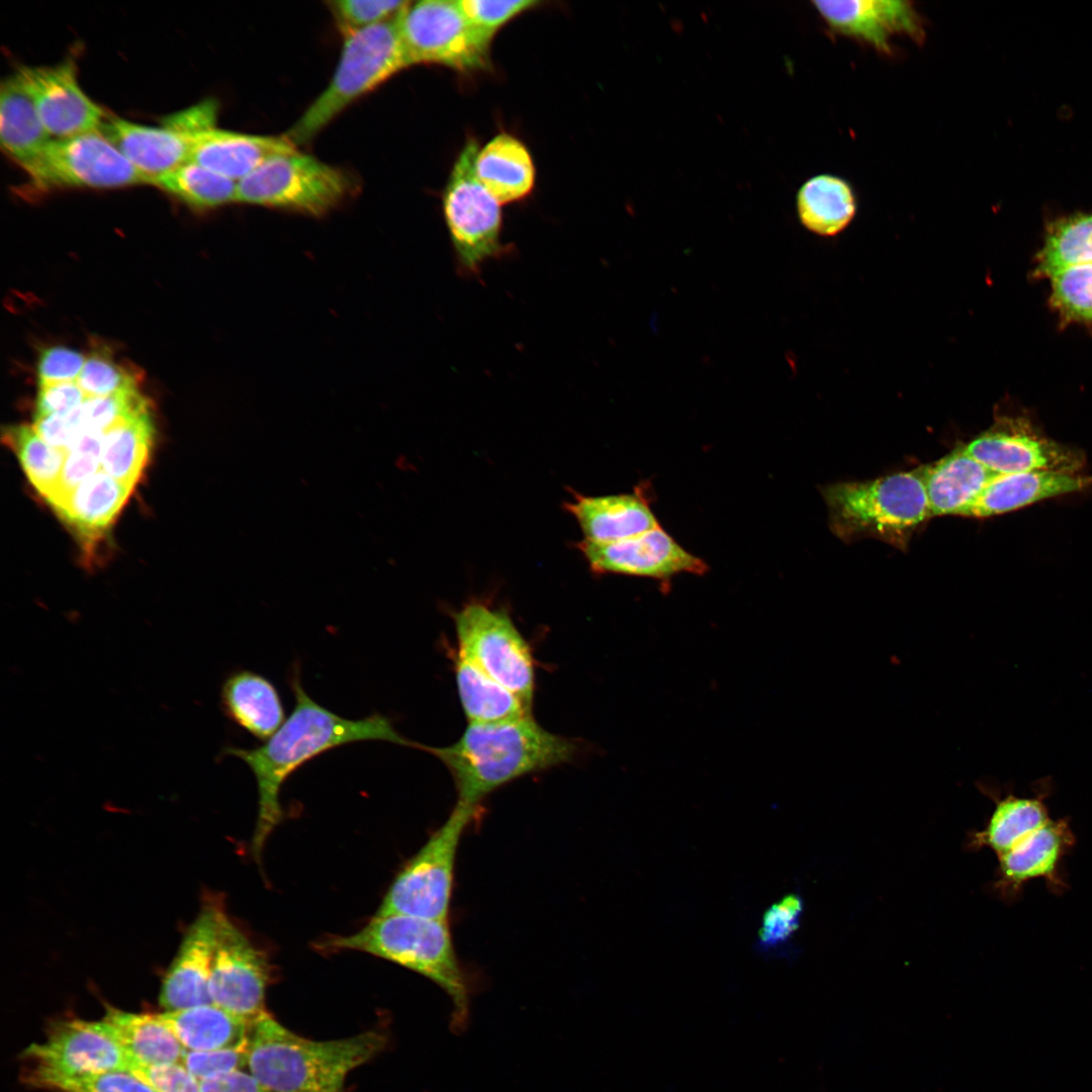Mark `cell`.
I'll list each match as a JSON object with an SVG mask.
<instances>
[{"label":"cell","mask_w":1092,"mask_h":1092,"mask_svg":"<svg viewBox=\"0 0 1092 1092\" xmlns=\"http://www.w3.org/2000/svg\"><path fill=\"white\" fill-rule=\"evenodd\" d=\"M295 705L281 727L260 746H229L225 755L242 759L253 772L258 788V817L252 853L260 858L270 834L283 819L281 787L297 768L339 746L359 741H387L424 749L425 744L405 738L385 716L374 713L359 720L343 718L314 702L304 691L295 665L290 678Z\"/></svg>","instance_id":"1"},{"label":"cell","mask_w":1092,"mask_h":1092,"mask_svg":"<svg viewBox=\"0 0 1092 1092\" xmlns=\"http://www.w3.org/2000/svg\"><path fill=\"white\" fill-rule=\"evenodd\" d=\"M577 745L551 733L533 718L469 723L453 744L426 746L449 770L457 793L455 806L476 813L492 792L524 776L570 761Z\"/></svg>","instance_id":"2"},{"label":"cell","mask_w":1092,"mask_h":1092,"mask_svg":"<svg viewBox=\"0 0 1092 1092\" xmlns=\"http://www.w3.org/2000/svg\"><path fill=\"white\" fill-rule=\"evenodd\" d=\"M385 1044L368 1031L336 1040H311L265 1013L251 1027L250 1073L271 1092H342L348 1073Z\"/></svg>","instance_id":"3"},{"label":"cell","mask_w":1092,"mask_h":1092,"mask_svg":"<svg viewBox=\"0 0 1092 1092\" xmlns=\"http://www.w3.org/2000/svg\"><path fill=\"white\" fill-rule=\"evenodd\" d=\"M832 533L844 542L871 537L906 549L931 517L919 469L821 488Z\"/></svg>","instance_id":"4"},{"label":"cell","mask_w":1092,"mask_h":1092,"mask_svg":"<svg viewBox=\"0 0 1092 1092\" xmlns=\"http://www.w3.org/2000/svg\"><path fill=\"white\" fill-rule=\"evenodd\" d=\"M325 948L366 952L414 971L451 998L455 1017L465 1018L468 985L448 921L405 914H375L357 932L333 937Z\"/></svg>","instance_id":"5"},{"label":"cell","mask_w":1092,"mask_h":1092,"mask_svg":"<svg viewBox=\"0 0 1092 1092\" xmlns=\"http://www.w3.org/2000/svg\"><path fill=\"white\" fill-rule=\"evenodd\" d=\"M398 16L344 36L330 83L283 136L296 147L308 143L350 104L411 66Z\"/></svg>","instance_id":"6"},{"label":"cell","mask_w":1092,"mask_h":1092,"mask_svg":"<svg viewBox=\"0 0 1092 1092\" xmlns=\"http://www.w3.org/2000/svg\"><path fill=\"white\" fill-rule=\"evenodd\" d=\"M478 144L469 139L454 163L442 205L457 268L476 276L485 262L500 257L503 215L500 203L477 179L474 162Z\"/></svg>","instance_id":"7"},{"label":"cell","mask_w":1092,"mask_h":1092,"mask_svg":"<svg viewBox=\"0 0 1092 1092\" xmlns=\"http://www.w3.org/2000/svg\"><path fill=\"white\" fill-rule=\"evenodd\" d=\"M474 812L454 806L389 886L377 914L448 921L460 839Z\"/></svg>","instance_id":"8"},{"label":"cell","mask_w":1092,"mask_h":1092,"mask_svg":"<svg viewBox=\"0 0 1092 1092\" xmlns=\"http://www.w3.org/2000/svg\"><path fill=\"white\" fill-rule=\"evenodd\" d=\"M351 189L342 170L297 150L274 156L238 182L237 202L323 215Z\"/></svg>","instance_id":"9"},{"label":"cell","mask_w":1092,"mask_h":1092,"mask_svg":"<svg viewBox=\"0 0 1092 1092\" xmlns=\"http://www.w3.org/2000/svg\"><path fill=\"white\" fill-rule=\"evenodd\" d=\"M397 21L411 66L437 64L463 73L489 66L492 37L470 22L459 1L410 2Z\"/></svg>","instance_id":"10"},{"label":"cell","mask_w":1092,"mask_h":1092,"mask_svg":"<svg viewBox=\"0 0 1092 1092\" xmlns=\"http://www.w3.org/2000/svg\"><path fill=\"white\" fill-rule=\"evenodd\" d=\"M458 652L532 707L535 667L530 646L511 617L481 603L453 616Z\"/></svg>","instance_id":"11"},{"label":"cell","mask_w":1092,"mask_h":1092,"mask_svg":"<svg viewBox=\"0 0 1092 1092\" xmlns=\"http://www.w3.org/2000/svg\"><path fill=\"white\" fill-rule=\"evenodd\" d=\"M38 191L57 188H119L148 184L99 130L53 139L24 169Z\"/></svg>","instance_id":"12"},{"label":"cell","mask_w":1092,"mask_h":1092,"mask_svg":"<svg viewBox=\"0 0 1092 1092\" xmlns=\"http://www.w3.org/2000/svg\"><path fill=\"white\" fill-rule=\"evenodd\" d=\"M270 980L266 953L223 914L209 979L214 1005L253 1025L266 1012Z\"/></svg>","instance_id":"13"},{"label":"cell","mask_w":1092,"mask_h":1092,"mask_svg":"<svg viewBox=\"0 0 1092 1092\" xmlns=\"http://www.w3.org/2000/svg\"><path fill=\"white\" fill-rule=\"evenodd\" d=\"M590 569L599 574L651 578L663 584L682 573L703 575L708 564L684 548L661 526L609 543L582 540L577 545Z\"/></svg>","instance_id":"14"},{"label":"cell","mask_w":1092,"mask_h":1092,"mask_svg":"<svg viewBox=\"0 0 1092 1092\" xmlns=\"http://www.w3.org/2000/svg\"><path fill=\"white\" fill-rule=\"evenodd\" d=\"M975 459L998 474L1031 471L1078 473L1085 464L1082 451L1038 435L1020 419L1001 420L963 446Z\"/></svg>","instance_id":"15"},{"label":"cell","mask_w":1092,"mask_h":1092,"mask_svg":"<svg viewBox=\"0 0 1092 1092\" xmlns=\"http://www.w3.org/2000/svg\"><path fill=\"white\" fill-rule=\"evenodd\" d=\"M24 1057L33 1063L29 1073L79 1075L129 1071L132 1060L104 1030L100 1021L62 1022L41 1043H32Z\"/></svg>","instance_id":"16"},{"label":"cell","mask_w":1092,"mask_h":1092,"mask_svg":"<svg viewBox=\"0 0 1092 1092\" xmlns=\"http://www.w3.org/2000/svg\"><path fill=\"white\" fill-rule=\"evenodd\" d=\"M17 72L53 139L100 130L108 115L79 86L72 59L54 66H22Z\"/></svg>","instance_id":"17"},{"label":"cell","mask_w":1092,"mask_h":1092,"mask_svg":"<svg viewBox=\"0 0 1092 1092\" xmlns=\"http://www.w3.org/2000/svg\"><path fill=\"white\" fill-rule=\"evenodd\" d=\"M1075 842L1069 819H1051L1013 847L997 855L998 867L992 890L1000 899L1011 903L1019 898L1027 882L1043 879L1053 894H1063L1068 885L1061 866Z\"/></svg>","instance_id":"18"},{"label":"cell","mask_w":1092,"mask_h":1092,"mask_svg":"<svg viewBox=\"0 0 1092 1092\" xmlns=\"http://www.w3.org/2000/svg\"><path fill=\"white\" fill-rule=\"evenodd\" d=\"M834 33L862 41L882 55L893 53L891 40L905 35L917 43L925 39L921 15L911 1H813Z\"/></svg>","instance_id":"19"},{"label":"cell","mask_w":1092,"mask_h":1092,"mask_svg":"<svg viewBox=\"0 0 1092 1092\" xmlns=\"http://www.w3.org/2000/svg\"><path fill=\"white\" fill-rule=\"evenodd\" d=\"M224 910L203 907L190 925L162 983L160 1004L166 1011L211 1004L209 979Z\"/></svg>","instance_id":"20"},{"label":"cell","mask_w":1092,"mask_h":1092,"mask_svg":"<svg viewBox=\"0 0 1092 1092\" xmlns=\"http://www.w3.org/2000/svg\"><path fill=\"white\" fill-rule=\"evenodd\" d=\"M648 487L640 484L633 492L595 496L575 492L565 508L576 519L584 540L620 541L660 526L651 509Z\"/></svg>","instance_id":"21"},{"label":"cell","mask_w":1092,"mask_h":1092,"mask_svg":"<svg viewBox=\"0 0 1092 1092\" xmlns=\"http://www.w3.org/2000/svg\"><path fill=\"white\" fill-rule=\"evenodd\" d=\"M144 176L148 184L189 161L191 134L173 127L107 116L99 130Z\"/></svg>","instance_id":"22"},{"label":"cell","mask_w":1092,"mask_h":1092,"mask_svg":"<svg viewBox=\"0 0 1092 1092\" xmlns=\"http://www.w3.org/2000/svg\"><path fill=\"white\" fill-rule=\"evenodd\" d=\"M297 150L285 136L209 127L191 135L189 161L239 182L268 159Z\"/></svg>","instance_id":"23"},{"label":"cell","mask_w":1092,"mask_h":1092,"mask_svg":"<svg viewBox=\"0 0 1092 1092\" xmlns=\"http://www.w3.org/2000/svg\"><path fill=\"white\" fill-rule=\"evenodd\" d=\"M1091 484L1092 476L1079 473H997L962 516L988 518L1001 515L1045 498L1080 491Z\"/></svg>","instance_id":"24"},{"label":"cell","mask_w":1092,"mask_h":1092,"mask_svg":"<svg viewBox=\"0 0 1092 1092\" xmlns=\"http://www.w3.org/2000/svg\"><path fill=\"white\" fill-rule=\"evenodd\" d=\"M931 517L964 512L997 474L959 447L919 469Z\"/></svg>","instance_id":"25"},{"label":"cell","mask_w":1092,"mask_h":1092,"mask_svg":"<svg viewBox=\"0 0 1092 1092\" xmlns=\"http://www.w3.org/2000/svg\"><path fill=\"white\" fill-rule=\"evenodd\" d=\"M220 702L230 720L260 740H268L284 723L277 689L255 671L233 672L221 687Z\"/></svg>","instance_id":"26"},{"label":"cell","mask_w":1092,"mask_h":1092,"mask_svg":"<svg viewBox=\"0 0 1092 1092\" xmlns=\"http://www.w3.org/2000/svg\"><path fill=\"white\" fill-rule=\"evenodd\" d=\"M131 491L132 487L100 470L53 509L89 544L106 533Z\"/></svg>","instance_id":"27"},{"label":"cell","mask_w":1092,"mask_h":1092,"mask_svg":"<svg viewBox=\"0 0 1092 1092\" xmlns=\"http://www.w3.org/2000/svg\"><path fill=\"white\" fill-rule=\"evenodd\" d=\"M52 140L18 72L4 79L0 86V141L5 154L24 170Z\"/></svg>","instance_id":"28"},{"label":"cell","mask_w":1092,"mask_h":1092,"mask_svg":"<svg viewBox=\"0 0 1092 1092\" xmlns=\"http://www.w3.org/2000/svg\"><path fill=\"white\" fill-rule=\"evenodd\" d=\"M474 170L500 204L525 198L534 187L535 167L530 152L520 140L506 132L478 149Z\"/></svg>","instance_id":"29"},{"label":"cell","mask_w":1092,"mask_h":1092,"mask_svg":"<svg viewBox=\"0 0 1092 1092\" xmlns=\"http://www.w3.org/2000/svg\"><path fill=\"white\" fill-rule=\"evenodd\" d=\"M454 670L460 703L469 723H504L532 716V707L458 651Z\"/></svg>","instance_id":"30"},{"label":"cell","mask_w":1092,"mask_h":1092,"mask_svg":"<svg viewBox=\"0 0 1092 1092\" xmlns=\"http://www.w3.org/2000/svg\"><path fill=\"white\" fill-rule=\"evenodd\" d=\"M157 1015L187 1051H214L249 1042L252 1025L212 1003Z\"/></svg>","instance_id":"31"},{"label":"cell","mask_w":1092,"mask_h":1092,"mask_svg":"<svg viewBox=\"0 0 1092 1092\" xmlns=\"http://www.w3.org/2000/svg\"><path fill=\"white\" fill-rule=\"evenodd\" d=\"M100 1022L104 1030L132 1060L133 1065L181 1062L184 1048L157 1014L130 1013L110 1008Z\"/></svg>","instance_id":"32"},{"label":"cell","mask_w":1092,"mask_h":1092,"mask_svg":"<svg viewBox=\"0 0 1092 1092\" xmlns=\"http://www.w3.org/2000/svg\"><path fill=\"white\" fill-rule=\"evenodd\" d=\"M797 211L802 224L820 236L842 232L856 212V198L843 178L820 174L805 181L797 193Z\"/></svg>","instance_id":"33"},{"label":"cell","mask_w":1092,"mask_h":1092,"mask_svg":"<svg viewBox=\"0 0 1092 1092\" xmlns=\"http://www.w3.org/2000/svg\"><path fill=\"white\" fill-rule=\"evenodd\" d=\"M1049 790L1045 785L1032 798L1012 794L1004 798L993 795L996 807L986 827L971 834L969 847H988L997 855L1007 851L1051 820L1044 804Z\"/></svg>","instance_id":"34"},{"label":"cell","mask_w":1092,"mask_h":1092,"mask_svg":"<svg viewBox=\"0 0 1092 1092\" xmlns=\"http://www.w3.org/2000/svg\"><path fill=\"white\" fill-rule=\"evenodd\" d=\"M153 440L149 411L116 424L104 434L101 470L133 488L147 465Z\"/></svg>","instance_id":"35"},{"label":"cell","mask_w":1092,"mask_h":1092,"mask_svg":"<svg viewBox=\"0 0 1092 1092\" xmlns=\"http://www.w3.org/2000/svg\"><path fill=\"white\" fill-rule=\"evenodd\" d=\"M1092 264V213L1054 220L1036 256V275L1050 277L1074 266Z\"/></svg>","instance_id":"36"},{"label":"cell","mask_w":1092,"mask_h":1092,"mask_svg":"<svg viewBox=\"0 0 1092 1092\" xmlns=\"http://www.w3.org/2000/svg\"><path fill=\"white\" fill-rule=\"evenodd\" d=\"M153 185L198 209L237 201L238 182L191 161L160 177Z\"/></svg>","instance_id":"37"},{"label":"cell","mask_w":1092,"mask_h":1092,"mask_svg":"<svg viewBox=\"0 0 1092 1092\" xmlns=\"http://www.w3.org/2000/svg\"><path fill=\"white\" fill-rule=\"evenodd\" d=\"M3 439L16 454L30 483L48 498L59 484L67 452L47 444L32 426L9 427Z\"/></svg>","instance_id":"38"},{"label":"cell","mask_w":1092,"mask_h":1092,"mask_svg":"<svg viewBox=\"0 0 1092 1092\" xmlns=\"http://www.w3.org/2000/svg\"><path fill=\"white\" fill-rule=\"evenodd\" d=\"M28 1082L57 1092H156L129 1071L79 1075L28 1073Z\"/></svg>","instance_id":"39"},{"label":"cell","mask_w":1092,"mask_h":1092,"mask_svg":"<svg viewBox=\"0 0 1092 1092\" xmlns=\"http://www.w3.org/2000/svg\"><path fill=\"white\" fill-rule=\"evenodd\" d=\"M1051 301L1067 321L1092 323V264L1063 269L1052 276Z\"/></svg>","instance_id":"40"},{"label":"cell","mask_w":1092,"mask_h":1092,"mask_svg":"<svg viewBox=\"0 0 1092 1092\" xmlns=\"http://www.w3.org/2000/svg\"><path fill=\"white\" fill-rule=\"evenodd\" d=\"M149 411V402L139 390L107 396L87 397L80 405L83 430L105 433L116 424Z\"/></svg>","instance_id":"41"},{"label":"cell","mask_w":1092,"mask_h":1092,"mask_svg":"<svg viewBox=\"0 0 1092 1092\" xmlns=\"http://www.w3.org/2000/svg\"><path fill=\"white\" fill-rule=\"evenodd\" d=\"M136 376L105 352H93L77 379L87 397L107 396L138 389Z\"/></svg>","instance_id":"42"},{"label":"cell","mask_w":1092,"mask_h":1092,"mask_svg":"<svg viewBox=\"0 0 1092 1092\" xmlns=\"http://www.w3.org/2000/svg\"><path fill=\"white\" fill-rule=\"evenodd\" d=\"M411 1L336 0L328 2L344 36L395 19Z\"/></svg>","instance_id":"43"},{"label":"cell","mask_w":1092,"mask_h":1092,"mask_svg":"<svg viewBox=\"0 0 1092 1092\" xmlns=\"http://www.w3.org/2000/svg\"><path fill=\"white\" fill-rule=\"evenodd\" d=\"M803 911V901L797 894H790L772 904L764 913L758 932L761 948H772L785 943L798 929Z\"/></svg>","instance_id":"44"},{"label":"cell","mask_w":1092,"mask_h":1092,"mask_svg":"<svg viewBox=\"0 0 1092 1092\" xmlns=\"http://www.w3.org/2000/svg\"><path fill=\"white\" fill-rule=\"evenodd\" d=\"M248 1046L249 1042L240 1046L206 1052L184 1049L181 1063L200 1082L247 1066Z\"/></svg>","instance_id":"45"},{"label":"cell","mask_w":1092,"mask_h":1092,"mask_svg":"<svg viewBox=\"0 0 1092 1092\" xmlns=\"http://www.w3.org/2000/svg\"><path fill=\"white\" fill-rule=\"evenodd\" d=\"M459 4L472 24L493 37L503 25L517 15L539 5L540 2L535 0H460Z\"/></svg>","instance_id":"46"},{"label":"cell","mask_w":1092,"mask_h":1092,"mask_svg":"<svg viewBox=\"0 0 1092 1092\" xmlns=\"http://www.w3.org/2000/svg\"><path fill=\"white\" fill-rule=\"evenodd\" d=\"M135 1076L156 1092H201L199 1081L180 1063L133 1065Z\"/></svg>","instance_id":"47"},{"label":"cell","mask_w":1092,"mask_h":1092,"mask_svg":"<svg viewBox=\"0 0 1092 1092\" xmlns=\"http://www.w3.org/2000/svg\"><path fill=\"white\" fill-rule=\"evenodd\" d=\"M86 359L82 353L65 347L42 350L37 364L39 385L77 381Z\"/></svg>","instance_id":"48"},{"label":"cell","mask_w":1092,"mask_h":1092,"mask_svg":"<svg viewBox=\"0 0 1092 1092\" xmlns=\"http://www.w3.org/2000/svg\"><path fill=\"white\" fill-rule=\"evenodd\" d=\"M100 470V459L89 454L67 452L59 484L46 500L52 509L55 508L75 488Z\"/></svg>","instance_id":"49"},{"label":"cell","mask_w":1092,"mask_h":1092,"mask_svg":"<svg viewBox=\"0 0 1092 1092\" xmlns=\"http://www.w3.org/2000/svg\"><path fill=\"white\" fill-rule=\"evenodd\" d=\"M32 428L47 444L66 452L83 431L80 406L65 414L34 417Z\"/></svg>","instance_id":"50"},{"label":"cell","mask_w":1092,"mask_h":1092,"mask_svg":"<svg viewBox=\"0 0 1092 1092\" xmlns=\"http://www.w3.org/2000/svg\"><path fill=\"white\" fill-rule=\"evenodd\" d=\"M86 398L77 381L39 385L34 417L69 413Z\"/></svg>","instance_id":"51"},{"label":"cell","mask_w":1092,"mask_h":1092,"mask_svg":"<svg viewBox=\"0 0 1092 1092\" xmlns=\"http://www.w3.org/2000/svg\"><path fill=\"white\" fill-rule=\"evenodd\" d=\"M216 113L217 104L213 100H206L182 112L168 116L163 124L192 135L200 130L215 126Z\"/></svg>","instance_id":"52"},{"label":"cell","mask_w":1092,"mask_h":1092,"mask_svg":"<svg viewBox=\"0 0 1092 1092\" xmlns=\"http://www.w3.org/2000/svg\"><path fill=\"white\" fill-rule=\"evenodd\" d=\"M201 1092H271L251 1073L241 1070L199 1082Z\"/></svg>","instance_id":"53"},{"label":"cell","mask_w":1092,"mask_h":1092,"mask_svg":"<svg viewBox=\"0 0 1092 1092\" xmlns=\"http://www.w3.org/2000/svg\"><path fill=\"white\" fill-rule=\"evenodd\" d=\"M104 434L100 431L83 430L74 439L66 452H79L101 459Z\"/></svg>","instance_id":"54"}]
</instances>
